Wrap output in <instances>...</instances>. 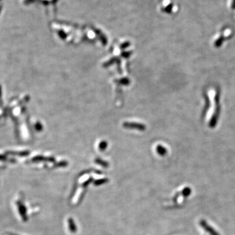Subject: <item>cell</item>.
I'll return each mask as SVG.
<instances>
[{
	"label": "cell",
	"instance_id": "obj_2",
	"mask_svg": "<svg viewBox=\"0 0 235 235\" xmlns=\"http://www.w3.org/2000/svg\"><path fill=\"white\" fill-rule=\"evenodd\" d=\"M233 9L235 8V0H234L233 3Z\"/></svg>",
	"mask_w": 235,
	"mask_h": 235
},
{
	"label": "cell",
	"instance_id": "obj_1",
	"mask_svg": "<svg viewBox=\"0 0 235 235\" xmlns=\"http://www.w3.org/2000/svg\"><path fill=\"white\" fill-rule=\"evenodd\" d=\"M200 225H201V227L203 229H205L211 235H219L217 232H216L214 229L210 227V225H208V223H207L205 220H201V221H200Z\"/></svg>",
	"mask_w": 235,
	"mask_h": 235
}]
</instances>
